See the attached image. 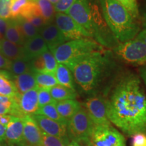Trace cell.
<instances>
[{
  "mask_svg": "<svg viewBox=\"0 0 146 146\" xmlns=\"http://www.w3.org/2000/svg\"><path fill=\"white\" fill-rule=\"evenodd\" d=\"M68 146H86L85 145H83V144L78 143L77 141H71L70 142V143L68 144Z\"/></svg>",
  "mask_w": 146,
  "mask_h": 146,
  "instance_id": "f6af8a7d",
  "label": "cell"
},
{
  "mask_svg": "<svg viewBox=\"0 0 146 146\" xmlns=\"http://www.w3.org/2000/svg\"><path fill=\"white\" fill-rule=\"evenodd\" d=\"M137 36L139 38V39H141L146 44V29H144L143 30H141V31L139 33Z\"/></svg>",
  "mask_w": 146,
  "mask_h": 146,
  "instance_id": "ee69618b",
  "label": "cell"
},
{
  "mask_svg": "<svg viewBox=\"0 0 146 146\" xmlns=\"http://www.w3.org/2000/svg\"><path fill=\"white\" fill-rule=\"evenodd\" d=\"M30 62L33 72L54 74H55L58 64L54 54L50 50H47L40 56L33 58Z\"/></svg>",
  "mask_w": 146,
  "mask_h": 146,
  "instance_id": "2e32d148",
  "label": "cell"
},
{
  "mask_svg": "<svg viewBox=\"0 0 146 146\" xmlns=\"http://www.w3.org/2000/svg\"><path fill=\"white\" fill-rule=\"evenodd\" d=\"M12 80L20 94L38 87L35 76V72L24 73L17 76L12 75Z\"/></svg>",
  "mask_w": 146,
  "mask_h": 146,
  "instance_id": "d6986e66",
  "label": "cell"
},
{
  "mask_svg": "<svg viewBox=\"0 0 146 146\" xmlns=\"http://www.w3.org/2000/svg\"><path fill=\"white\" fill-rule=\"evenodd\" d=\"M10 114L16 117L23 118L20 111L15 97L0 96V115Z\"/></svg>",
  "mask_w": 146,
  "mask_h": 146,
  "instance_id": "44dd1931",
  "label": "cell"
},
{
  "mask_svg": "<svg viewBox=\"0 0 146 146\" xmlns=\"http://www.w3.org/2000/svg\"><path fill=\"white\" fill-rule=\"evenodd\" d=\"M12 62L0 53V69H6L9 70L12 64Z\"/></svg>",
  "mask_w": 146,
  "mask_h": 146,
  "instance_id": "f35d334b",
  "label": "cell"
},
{
  "mask_svg": "<svg viewBox=\"0 0 146 146\" xmlns=\"http://www.w3.org/2000/svg\"><path fill=\"white\" fill-rule=\"evenodd\" d=\"M84 108L94 126L112 125L108 118L106 100L100 95L95 94L83 103Z\"/></svg>",
  "mask_w": 146,
  "mask_h": 146,
  "instance_id": "9c48e42d",
  "label": "cell"
},
{
  "mask_svg": "<svg viewBox=\"0 0 146 146\" xmlns=\"http://www.w3.org/2000/svg\"><path fill=\"white\" fill-rule=\"evenodd\" d=\"M27 21H28L29 23H31L34 27H35L36 29H39V30H41L45 25H47L46 21L42 16H33V17L27 19Z\"/></svg>",
  "mask_w": 146,
  "mask_h": 146,
  "instance_id": "74e56055",
  "label": "cell"
},
{
  "mask_svg": "<svg viewBox=\"0 0 146 146\" xmlns=\"http://www.w3.org/2000/svg\"><path fill=\"white\" fill-rule=\"evenodd\" d=\"M35 114L42 115V116H44L45 117L50 118L55 121L59 122L60 123L64 124V125H67L68 124V121L62 117L59 112H58L56 107V103L50 104L39 108Z\"/></svg>",
  "mask_w": 146,
  "mask_h": 146,
  "instance_id": "484cf974",
  "label": "cell"
},
{
  "mask_svg": "<svg viewBox=\"0 0 146 146\" xmlns=\"http://www.w3.org/2000/svg\"><path fill=\"white\" fill-rule=\"evenodd\" d=\"M5 131H6V127H3L0 123V141H5Z\"/></svg>",
  "mask_w": 146,
  "mask_h": 146,
  "instance_id": "7bdbcfd3",
  "label": "cell"
},
{
  "mask_svg": "<svg viewBox=\"0 0 146 146\" xmlns=\"http://www.w3.org/2000/svg\"><path fill=\"white\" fill-rule=\"evenodd\" d=\"M15 19L20 29H21L22 33H23L26 40L32 39L37 35L40 34L39 29H36L35 27H34L31 23H29L25 18L18 17L15 18Z\"/></svg>",
  "mask_w": 146,
  "mask_h": 146,
  "instance_id": "f1b7e54d",
  "label": "cell"
},
{
  "mask_svg": "<svg viewBox=\"0 0 146 146\" xmlns=\"http://www.w3.org/2000/svg\"><path fill=\"white\" fill-rule=\"evenodd\" d=\"M39 6L42 17L47 24L52 23L55 19L56 12L54 5L48 0H33Z\"/></svg>",
  "mask_w": 146,
  "mask_h": 146,
  "instance_id": "4316f807",
  "label": "cell"
},
{
  "mask_svg": "<svg viewBox=\"0 0 146 146\" xmlns=\"http://www.w3.org/2000/svg\"><path fill=\"white\" fill-rule=\"evenodd\" d=\"M106 100L111 124L128 136L146 133V95L138 76L120 77Z\"/></svg>",
  "mask_w": 146,
  "mask_h": 146,
  "instance_id": "6da1fadb",
  "label": "cell"
},
{
  "mask_svg": "<svg viewBox=\"0 0 146 146\" xmlns=\"http://www.w3.org/2000/svg\"><path fill=\"white\" fill-rule=\"evenodd\" d=\"M93 124L86 110L82 106L67 124V134L70 141H75L87 145L90 141L94 130Z\"/></svg>",
  "mask_w": 146,
  "mask_h": 146,
  "instance_id": "8992f818",
  "label": "cell"
},
{
  "mask_svg": "<svg viewBox=\"0 0 146 146\" xmlns=\"http://www.w3.org/2000/svg\"><path fill=\"white\" fill-rule=\"evenodd\" d=\"M0 53L11 61L16 60H25L23 45H20L5 39L0 42Z\"/></svg>",
  "mask_w": 146,
  "mask_h": 146,
  "instance_id": "ac0fdd59",
  "label": "cell"
},
{
  "mask_svg": "<svg viewBox=\"0 0 146 146\" xmlns=\"http://www.w3.org/2000/svg\"><path fill=\"white\" fill-rule=\"evenodd\" d=\"M23 50L25 60L31 61L49 50V49L44 39L41 35L39 34L32 39L27 40L23 45Z\"/></svg>",
  "mask_w": 146,
  "mask_h": 146,
  "instance_id": "e0dca14e",
  "label": "cell"
},
{
  "mask_svg": "<svg viewBox=\"0 0 146 146\" xmlns=\"http://www.w3.org/2000/svg\"><path fill=\"white\" fill-rule=\"evenodd\" d=\"M54 22L55 25L68 41L82 38L92 39L89 32L66 13H56Z\"/></svg>",
  "mask_w": 146,
  "mask_h": 146,
  "instance_id": "30bf717a",
  "label": "cell"
},
{
  "mask_svg": "<svg viewBox=\"0 0 146 146\" xmlns=\"http://www.w3.org/2000/svg\"><path fill=\"white\" fill-rule=\"evenodd\" d=\"M104 50L103 47L91 38H82L65 42L52 53L58 64L68 66L87 55Z\"/></svg>",
  "mask_w": 146,
  "mask_h": 146,
  "instance_id": "5b68a950",
  "label": "cell"
},
{
  "mask_svg": "<svg viewBox=\"0 0 146 146\" xmlns=\"http://www.w3.org/2000/svg\"><path fill=\"white\" fill-rule=\"evenodd\" d=\"M12 0H0V18L3 19L11 18Z\"/></svg>",
  "mask_w": 146,
  "mask_h": 146,
  "instance_id": "e575fe53",
  "label": "cell"
},
{
  "mask_svg": "<svg viewBox=\"0 0 146 146\" xmlns=\"http://www.w3.org/2000/svg\"><path fill=\"white\" fill-rule=\"evenodd\" d=\"M66 14L83 27L102 47H114L118 43L106 23L101 9L91 0H76Z\"/></svg>",
  "mask_w": 146,
  "mask_h": 146,
  "instance_id": "3957f363",
  "label": "cell"
},
{
  "mask_svg": "<svg viewBox=\"0 0 146 146\" xmlns=\"http://www.w3.org/2000/svg\"><path fill=\"white\" fill-rule=\"evenodd\" d=\"M55 76L57 79L58 85L75 90L74 81L72 72L66 65L58 64L55 72Z\"/></svg>",
  "mask_w": 146,
  "mask_h": 146,
  "instance_id": "7402d4cb",
  "label": "cell"
},
{
  "mask_svg": "<svg viewBox=\"0 0 146 146\" xmlns=\"http://www.w3.org/2000/svg\"><path fill=\"white\" fill-rule=\"evenodd\" d=\"M86 146H94V145H93V144L91 143V141H89V143L87 144V145H86Z\"/></svg>",
  "mask_w": 146,
  "mask_h": 146,
  "instance_id": "681fc988",
  "label": "cell"
},
{
  "mask_svg": "<svg viewBox=\"0 0 146 146\" xmlns=\"http://www.w3.org/2000/svg\"><path fill=\"white\" fill-rule=\"evenodd\" d=\"M10 71L11 75L17 76L24 73L33 72L32 70L31 62L26 60H16L12 62Z\"/></svg>",
  "mask_w": 146,
  "mask_h": 146,
  "instance_id": "f546056e",
  "label": "cell"
},
{
  "mask_svg": "<svg viewBox=\"0 0 146 146\" xmlns=\"http://www.w3.org/2000/svg\"><path fill=\"white\" fill-rule=\"evenodd\" d=\"M48 1H50V2H51V3H52V4L53 5H56V3H58V1H59V0H48Z\"/></svg>",
  "mask_w": 146,
  "mask_h": 146,
  "instance_id": "7dc6e473",
  "label": "cell"
},
{
  "mask_svg": "<svg viewBox=\"0 0 146 146\" xmlns=\"http://www.w3.org/2000/svg\"><path fill=\"white\" fill-rule=\"evenodd\" d=\"M139 72L140 76H141L142 80H143V83L146 87V66L141 67L139 70Z\"/></svg>",
  "mask_w": 146,
  "mask_h": 146,
  "instance_id": "b9f144b4",
  "label": "cell"
},
{
  "mask_svg": "<svg viewBox=\"0 0 146 146\" xmlns=\"http://www.w3.org/2000/svg\"><path fill=\"white\" fill-rule=\"evenodd\" d=\"M36 85L39 88L50 89L58 85L56 76L54 74L43 72H35Z\"/></svg>",
  "mask_w": 146,
  "mask_h": 146,
  "instance_id": "83f0119b",
  "label": "cell"
},
{
  "mask_svg": "<svg viewBox=\"0 0 146 146\" xmlns=\"http://www.w3.org/2000/svg\"><path fill=\"white\" fill-rule=\"evenodd\" d=\"M26 146H31V145H26Z\"/></svg>",
  "mask_w": 146,
  "mask_h": 146,
  "instance_id": "816d5d0a",
  "label": "cell"
},
{
  "mask_svg": "<svg viewBox=\"0 0 146 146\" xmlns=\"http://www.w3.org/2000/svg\"><path fill=\"white\" fill-rule=\"evenodd\" d=\"M118 3L129 11V13L135 19L139 17V11L137 0H116Z\"/></svg>",
  "mask_w": 146,
  "mask_h": 146,
  "instance_id": "1f68e13d",
  "label": "cell"
},
{
  "mask_svg": "<svg viewBox=\"0 0 146 146\" xmlns=\"http://www.w3.org/2000/svg\"><path fill=\"white\" fill-rule=\"evenodd\" d=\"M104 21L119 43L135 38L141 29L139 23L125 7L116 0H98Z\"/></svg>",
  "mask_w": 146,
  "mask_h": 146,
  "instance_id": "277c9868",
  "label": "cell"
},
{
  "mask_svg": "<svg viewBox=\"0 0 146 146\" xmlns=\"http://www.w3.org/2000/svg\"><path fill=\"white\" fill-rule=\"evenodd\" d=\"M56 107L60 116L68 122L82 106L77 100H67L56 102Z\"/></svg>",
  "mask_w": 146,
  "mask_h": 146,
  "instance_id": "ffe728a7",
  "label": "cell"
},
{
  "mask_svg": "<svg viewBox=\"0 0 146 146\" xmlns=\"http://www.w3.org/2000/svg\"><path fill=\"white\" fill-rule=\"evenodd\" d=\"M50 92L52 98L56 102L67 100H76L77 96L76 90H73L60 85L53 87L50 89Z\"/></svg>",
  "mask_w": 146,
  "mask_h": 146,
  "instance_id": "d4e9b609",
  "label": "cell"
},
{
  "mask_svg": "<svg viewBox=\"0 0 146 146\" xmlns=\"http://www.w3.org/2000/svg\"><path fill=\"white\" fill-rule=\"evenodd\" d=\"M29 1V0H12L11 4V18L15 19L20 16L23 7Z\"/></svg>",
  "mask_w": 146,
  "mask_h": 146,
  "instance_id": "836d02e7",
  "label": "cell"
},
{
  "mask_svg": "<svg viewBox=\"0 0 146 146\" xmlns=\"http://www.w3.org/2000/svg\"><path fill=\"white\" fill-rule=\"evenodd\" d=\"M9 19H3L0 18V34L4 35L9 25Z\"/></svg>",
  "mask_w": 146,
  "mask_h": 146,
  "instance_id": "ab89813d",
  "label": "cell"
},
{
  "mask_svg": "<svg viewBox=\"0 0 146 146\" xmlns=\"http://www.w3.org/2000/svg\"><path fill=\"white\" fill-rule=\"evenodd\" d=\"M31 116L43 133L62 138H68L66 125L55 121L42 115L33 114Z\"/></svg>",
  "mask_w": 146,
  "mask_h": 146,
  "instance_id": "7c38bea8",
  "label": "cell"
},
{
  "mask_svg": "<svg viewBox=\"0 0 146 146\" xmlns=\"http://www.w3.org/2000/svg\"><path fill=\"white\" fill-rule=\"evenodd\" d=\"M24 123L22 118L12 116L6 127L5 142L8 146H26L23 133Z\"/></svg>",
  "mask_w": 146,
  "mask_h": 146,
  "instance_id": "8fae6325",
  "label": "cell"
},
{
  "mask_svg": "<svg viewBox=\"0 0 146 146\" xmlns=\"http://www.w3.org/2000/svg\"><path fill=\"white\" fill-rule=\"evenodd\" d=\"M38 90L36 87L24 94H18L15 96L20 111L24 116L35 114L39 108L38 102Z\"/></svg>",
  "mask_w": 146,
  "mask_h": 146,
  "instance_id": "4fadbf2b",
  "label": "cell"
},
{
  "mask_svg": "<svg viewBox=\"0 0 146 146\" xmlns=\"http://www.w3.org/2000/svg\"><path fill=\"white\" fill-rule=\"evenodd\" d=\"M0 146H8L5 141H0Z\"/></svg>",
  "mask_w": 146,
  "mask_h": 146,
  "instance_id": "c3c4849f",
  "label": "cell"
},
{
  "mask_svg": "<svg viewBox=\"0 0 146 146\" xmlns=\"http://www.w3.org/2000/svg\"><path fill=\"white\" fill-rule=\"evenodd\" d=\"M142 23H143V26L144 27V28L146 29V9L145 12H143V16H142Z\"/></svg>",
  "mask_w": 146,
  "mask_h": 146,
  "instance_id": "bcb514c9",
  "label": "cell"
},
{
  "mask_svg": "<svg viewBox=\"0 0 146 146\" xmlns=\"http://www.w3.org/2000/svg\"><path fill=\"white\" fill-rule=\"evenodd\" d=\"M5 39L9 41L16 43L20 45H24L26 39L22 33L21 29L18 26L16 19L10 18L9 21V25L4 35Z\"/></svg>",
  "mask_w": 146,
  "mask_h": 146,
  "instance_id": "cb8c5ba5",
  "label": "cell"
},
{
  "mask_svg": "<svg viewBox=\"0 0 146 146\" xmlns=\"http://www.w3.org/2000/svg\"><path fill=\"white\" fill-rule=\"evenodd\" d=\"M67 66L82 91L93 96L96 94L101 84L111 74L114 68V62L112 54L102 50L91 53Z\"/></svg>",
  "mask_w": 146,
  "mask_h": 146,
  "instance_id": "7a4b0ae2",
  "label": "cell"
},
{
  "mask_svg": "<svg viewBox=\"0 0 146 146\" xmlns=\"http://www.w3.org/2000/svg\"><path fill=\"white\" fill-rule=\"evenodd\" d=\"M40 35L46 43L49 50L53 52L68 40L64 36L55 23L47 24L40 30Z\"/></svg>",
  "mask_w": 146,
  "mask_h": 146,
  "instance_id": "9a60e30c",
  "label": "cell"
},
{
  "mask_svg": "<svg viewBox=\"0 0 146 146\" xmlns=\"http://www.w3.org/2000/svg\"><path fill=\"white\" fill-rule=\"evenodd\" d=\"M19 94L9 72L0 71V96L14 98Z\"/></svg>",
  "mask_w": 146,
  "mask_h": 146,
  "instance_id": "603a6c76",
  "label": "cell"
},
{
  "mask_svg": "<svg viewBox=\"0 0 146 146\" xmlns=\"http://www.w3.org/2000/svg\"><path fill=\"white\" fill-rule=\"evenodd\" d=\"M23 118L24 138L27 145L43 146L42 131L37 123L31 115H27Z\"/></svg>",
  "mask_w": 146,
  "mask_h": 146,
  "instance_id": "5bb4252c",
  "label": "cell"
},
{
  "mask_svg": "<svg viewBox=\"0 0 146 146\" xmlns=\"http://www.w3.org/2000/svg\"><path fill=\"white\" fill-rule=\"evenodd\" d=\"M69 138H62L52 136L42 132L43 146H68L70 143Z\"/></svg>",
  "mask_w": 146,
  "mask_h": 146,
  "instance_id": "4dcf8cb0",
  "label": "cell"
},
{
  "mask_svg": "<svg viewBox=\"0 0 146 146\" xmlns=\"http://www.w3.org/2000/svg\"><path fill=\"white\" fill-rule=\"evenodd\" d=\"M1 39H2V36H1V35L0 34V42H1Z\"/></svg>",
  "mask_w": 146,
  "mask_h": 146,
  "instance_id": "f907efd6",
  "label": "cell"
},
{
  "mask_svg": "<svg viewBox=\"0 0 146 146\" xmlns=\"http://www.w3.org/2000/svg\"><path fill=\"white\" fill-rule=\"evenodd\" d=\"M38 102H39V107H43L45 105L50 104L56 103V101L53 99L51 96L50 89L39 88L38 90Z\"/></svg>",
  "mask_w": 146,
  "mask_h": 146,
  "instance_id": "d6a6232c",
  "label": "cell"
},
{
  "mask_svg": "<svg viewBox=\"0 0 146 146\" xmlns=\"http://www.w3.org/2000/svg\"><path fill=\"white\" fill-rule=\"evenodd\" d=\"M90 141L94 146H127L125 137L112 125L94 126Z\"/></svg>",
  "mask_w": 146,
  "mask_h": 146,
  "instance_id": "ba28073f",
  "label": "cell"
},
{
  "mask_svg": "<svg viewBox=\"0 0 146 146\" xmlns=\"http://www.w3.org/2000/svg\"><path fill=\"white\" fill-rule=\"evenodd\" d=\"M76 0H59L56 5H54L56 13H66Z\"/></svg>",
  "mask_w": 146,
  "mask_h": 146,
  "instance_id": "d590c367",
  "label": "cell"
},
{
  "mask_svg": "<svg viewBox=\"0 0 146 146\" xmlns=\"http://www.w3.org/2000/svg\"><path fill=\"white\" fill-rule=\"evenodd\" d=\"M12 116L10 114H4L0 115V123L2 125L3 127H7L8 124L10 123L11 119H12Z\"/></svg>",
  "mask_w": 146,
  "mask_h": 146,
  "instance_id": "60d3db41",
  "label": "cell"
},
{
  "mask_svg": "<svg viewBox=\"0 0 146 146\" xmlns=\"http://www.w3.org/2000/svg\"><path fill=\"white\" fill-rule=\"evenodd\" d=\"M132 146H146V133H137L132 136Z\"/></svg>",
  "mask_w": 146,
  "mask_h": 146,
  "instance_id": "8d00e7d4",
  "label": "cell"
},
{
  "mask_svg": "<svg viewBox=\"0 0 146 146\" xmlns=\"http://www.w3.org/2000/svg\"><path fill=\"white\" fill-rule=\"evenodd\" d=\"M113 52L125 62L135 65L146 64V44L137 36L119 43L113 48Z\"/></svg>",
  "mask_w": 146,
  "mask_h": 146,
  "instance_id": "52a82bcc",
  "label": "cell"
}]
</instances>
